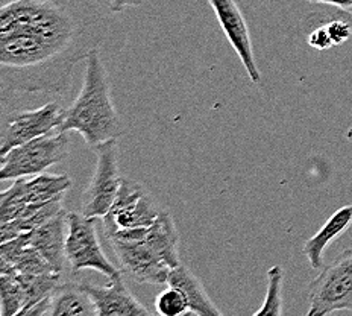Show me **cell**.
Listing matches in <instances>:
<instances>
[{
  "label": "cell",
  "instance_id": "7c38bea8",
  "mask_svg": "<svg viewBox=\"0 0 352 316\" xmlns=\"http://www.w3.org/2000/svg\"><path fill=\"white\" fill-rule=\"evenodd\" d=\"M84 288L91 297L98 316H149L152 312L143 306L128 286L124 284L122 273L109 278L107 286H94L84 283Z\"/></svg>",
  "mask_w": 352,
  "mask_h": 316
},
{
  "label": "cell",
  "instance_id": "8992f818",
  "mask_svg": "<svg viewBox=\"0 0 352 316\" xmlns=\"http://www.w3.org/2000/svg\"><path fill=\"white\" fill-rule=\"evenodd\" d=\"M96 169L82 193L80 213L87 218H105L119 193L122 178L119 172V143L109 140L98 146Z\"/></svg>",
  "mask_w": 352,
  "mask_h": 316
},
{
  "label": "cell",
  "instance_id": "9a60e30c",
  "mask_svg": "<svg viewBox=\"0 0 352 316\" xmlns=\"http://www.w3.org/2000/svg\"><path fill=\"white\" fill-rule=\"evenodd\" d=\"M167 286H175L181 289L188 299L190 315L197 316H222L223 312L214 304V301L205 291L204 284L201 283L192 271H190L184 263L178 264L168 274Z\"/></svg>",
  "mask_w": 352,
  "mask_h": 316
},
{
  "label": "cell",
  "instance_id": "6da1fadb",
  "mask_svg": "<svg viewBox=\"0 0 352 316\" xmlns=\"http://www.w3.org/2000/svg\"><path fill=\"white\" fill-rule=\"evenodd\" d=\"M105 19L87 0H3L0 83L5 92L60 96L73 69L99 49Z\"/></svg>",
  "mask_w": 352,
  "mask_h": 316
},
{
  "label": "cell",
  "instance_id": "5b68a950",
  "mask_svg": "<svg viewBox=\"0 0 352 316\" xmlns=\"http://www.w3.org/2000/svg\"><path fill=\"white\" fill-rule=\"evenodd\" d=\"M69 230L65 238V260L72 274L80 271H98L107 278H113L122 271L109 262L98 238L96 219L87 218L82 213H69Z\"/></svg>",
  "mask_w": 352,
  "mask_h": 316
},
{
  "label": "cell",
  "instance_id": "e0dca14e",
  "mask_svg": "<svg viewBox=\"0 0 352 316\" xmlns=\"http://www.w3.org/2000/svg\"><path fill=\"white\" fill-rule=\"evenodd\" d=\"M47 316H98V313L84 283L65 282L58 284L50 297Z\"/></svg>",
  "mask_w": 352,
  "mask_h": 316
},
{
  "label": "cell",
  "instance_id": "5bb4252c",
  "mask_svg": "<svg viewBox=\"0 0 352 316\" xmlns=\"http://www.w3.org/2000/svg\"><path fill=\"white\" fill-rule=\"evenodd\" d=\"M351 225L352 205H344V207L334 211L327 222L322 225V229L305 242L302 253L307 257V260L310 262V266L313 269H320L324 266L325 249L331 245L337 238H340Z\"/></svg>",
  "mask_w": 352,
  "mask_h": 316
},
{
  "label": "cell",
  "instance_id": "52a82bcc",
  "mask_svg": "<svg viewBox=\"0 0 352 316\" xmlns=\"http://www.w3.org/2000/svg\"><path fill=\"white\" fill-rule=\"evenodd\" d=\"M72 187L65 175L38 173L14 180L12 186L0 193V219L3 222L17 219L29 204H44L64 195Z\"/></svg>",
  "mask_w": 352,
  "mask_h": 316
},
{
  "label": "cell",
  "instance_id": "cb8c5ba5",
  "mask_svg": "<svg viewBox=\"0 0 352 316\" xmlns=\"http://www.w3.org/2000/svg\"><path fill=\"white\" fill-rule=\"evenodd\" d=\"M307 43H308V46L316 49V50H327V49L334 48L333 41H331V39H329V35L327 32V28L324 25L316 28V29H313L310 35H308Z\"/></svg>",
  "mask_w": 352,
  "mask_h": 316
},
{
  "label": "cell",
  "instance_id": "8fae6325",
  "mask_svg": "<svg viewBox=\"0 0 352 316\" xmlns=\"http://www.w3.org/2000/svg\"><path fill=\"white\" fill-rule=\"evenodd\" d=\"M212 11L216 14L220 28L230 41L232 49L236 50L241 64L248 73L252 84L261 83V72L256 65L255 54L252 48L251 32H249L248 21L243 12L239 8L236 0H208Z\"/></svg>",
  "mask_w": 352,
  "mask_h": 316
},
{
  "label": "cell",
  "instance_id": "603a6c76",
  "mask_svg": "<svg viewBox=\"0 0 352 316\" xmlns=\"http://www.w3.org/2000/svg\"><path fill=\"white\" fill-rule=\"evenodd\" d=\"M327 28V32L329 35V39L333 41V46H342V44L346 43L351 36H352V28L349 26L348 21H344L342 19H333L324 23Z\"/></svg>",
  "mask_w": 352,
  "mask_h": 316
},
{
  "label": "cell",
  "instance_id": "7402d4cb",
  "mask_svg": "<svg viewBox=\"0 0 352 316\" xmlns=\"http://www.w3.org/2000/svg\"><path fill=\"white\" fill-rule=\"evenodd\" d=\"M155 310L161 316H182L190 315V304L184 292L175 286H168L157 295Z\"/></svg>",
  "mask_w": 352,
  "mask_h": 316
},
{
  "label": "cell",
  "instance_id": "3957f363",
  "mask_svg": "<svg viewBox=\"0 0 352 316\" xmlns=\"http://www.w3.org/2000/svg\"><path fill=\"white\" fill-rule=\"evenodd\" d=\"M70 152V136L67 131L36 137L2 154L0 180H17L23 176L43 173L67 158Z\"/></svg>",
  "mask_w": 352,
  "mask_h": 316
},
{
  "label": "cell",
  "instance_id": "2e32d148",
  "mask_svg": "<svg viewBox=\"0 0 352 316\" xmlns=\"http://www.w3.org/2000/svg\"><path fill=\"white\" fill-rule=\"evenodd\" d=\"M144 242L170 269L182 263L179 257V233L176 230L172 215L167 210H161L155 222L146 229Z\"/></svg>",
  "mask_w": 352,
  "mask_h": 316
},
{
  "label": "cell",
  "instance_id": "d4e9b609",
  "mask_svg": "<svg viewBox=\"0 0 352 316\" xmlns=\"http://www.w3.org/2000/svg\"><path fill=\"white\" fill-rule=\"evenodd\" d=\"M144 0H108L109 10L114 14L122 12L126 8H137V6H142Z\"/></svg>",
  "mask_w": 352,
  "mask_h": 316
},
{
  "label": "cell",
  "instance_id": "ba28073f",
  "mask_svg": "<svg viewBox=\"0 0 352 316\" xmlns=\"http://www.w3.org/2000/svg\"><path fill=\"white\" fill-rule=\"evenodd\" d=\"M161 209L151 193L140 182L122 178V186L117 193L113 209L109 210L104 222V231H116L120 229H144L151 227L160 216Z\"/></svg>",
  "mask_w": 352,
  "mask_h": 316
},
{
  "label": "cell",
  "instance_id": "4fadbf2b",
  "mask_svg": "<svg viewBox=\"0 0 352 316\" xmlns=\"http://www.w3.org/2000/svg\"><path fill=\"white\" fill-rule=\"evenodd\" d=\"M67 211H61L46 224L36 227L26 233L28 244L34 246L47 260L55 274H63L65 260V238H67L69 222Z\"/></svg>",
  "mask_w": 352,
  "mask_h": 316
},
{
  "label": "cell",
  "instance_id": "9c48e42d",
  "mask_svg": "<svg viewBox=\"0 0 352 316\" xmlns=\"http://www.w3.org/2000/svg\"><path fill=\"white\" fill-rule=\"evenodd\" d=\"M64 113L65 108L58 102H47L46 105L28 112L11 113L2 123L0 154H6L16 146L31 142L36 137L60 131Z\"/></svg>",
  "mask_w": 352,
  "mask_h": 316
},
{
  "label": "cell",
  "instance_id": "277c9868",
  "mask_svg": "<svg viewBox=\"0 0 352 316\" xmlns=\"http://www.w3.org/2000/svg\"><path fill=\"white\" fill-rule=\"evenodd\" d=\"M308 316L352 312V248L320 271L308 288Z\"/></svg>",
  "mask_w": 352,
  "mask_h": 316
},
{
  "label": "cell",
  "instance_id": "484cf974",
  "mask_svg": "<svg viewBox=\"0 0 352 316\" xmlns=\"http://www.w3.org/2000/svg\"><path fill=\"white\" fill-rule=\"evenodd\" d=\"M307 2L331 5V6H336V8H339L342 11L352 12V0H307Z\"/></svg>",
  "mask_w": 352,
  "mask_h": 316
},
{
  "label": "cell",
  "instance_id": "4316f807",
  "mask_svg": "<svg viewBox=\"0 0 352 316\" xmlns=\"http://www.w3.org/2000/svg\"><path fill=\"white\" fill-rule=\"evenodd\" d=\"M346 138H348V142L352 143V127H349L346 131Z\"/></svg>",
  "mask_w": 352,
  "mask_h": 316
},
{
  "label": "cell",
  "instance_id": "ac0fdd59",
  "mask_svg": "<svg viewBox=\"0 0 352 316\" xmlns=\"http://www.w3.org/2000/svg\"><path fill=\"white\" fill-rule=\"evenodd\" d=\"M63 200H64V195L46 202L40 210H36L31 216L23 218V219H14V220H10V222H3L2 227H0V244L8 242L11 239H16L25 233L32 231L34 229H36V227L46 224L47 220L55 218L56 215H60L61 211H64Z\"/></svg>",
  "mask_w": 352,
  "mask_h": 316
},
{
  "label": "cell",
  "instance_id": "d6986e66",
  "mask_svg": "<svg viewBox=\"0 0 352 316\" xmlns=\"http://www.w3.org/2000/svg\"><path fill=\"white\" fill-rule=\"evenodd\" d=\"M20 283L25 293V307L17 316H23L28 308L38 304L40 301L52 295L55 288L60 284V274H16L14 275Z\"/></svg>",
  "mask_w": 352,
  "mask_h": 316
},
{
  "label": "cell",
  "instance_id": "ffe728a7",
  "mask_svg": "<svg viewBox=\"0 0 352 316\" xmlns=\"http://www.w3.org/2000/svg\"><path fill=\"white\" fill-rule=\"evenodd\" d=\"M283 283H284V269L280 264L267 271V291L266 297L254 316H280L283 315Z\"/></svg>",
  "mask_w": 352,
  "mask_h": 316
},
{
  "label": "cell",
  "instance_id": "30bf717a",
  "mask_svg": "<svg viewBox=\"0 0 352 316\" xmlns=\"http://www.w3.org/2000/svg\"><path fill=\"white\" fill-rule=\"evenodd\" d=\"M107 239L123 274L135 283L167 284L172 269L144 240H124L114 236Z\"/></svg>",
  "mask_w": 352,
  "mask_h": 316
},
{
  "label": "cell",
  "instance_id": "44dd1931",
  "mask_svg": "<svg viewBox=\"0 0 352 316\" xmlns=\"http://www.w3.org/2000/svg\"><path fill=\"white\" fill-rule=\"evenodd\" d=\"M0 316H17L25 307V293L14 275L0 274Z\"/></svg>",
  "mask_w": 352,
  "mask_h": 316
},
{
  "label": "cell",
  "instance_id": "7a4b0ae2",
  "mask_svg": "<svg viewBox=\"0 0 352 316\" xmlns=\"http://www.w3.org/2000/svg\"><path fill=\"white\" fill-rule=\"evenodd\" d=\"M60 131L78 132L94 149L109 140H119L122 136V120L99 49L91 50L85 58L82 87L73 104L65 108Z\"/></svg>",
  "mask_w": 352,
  "mask_h": 316
}]
</instances>
